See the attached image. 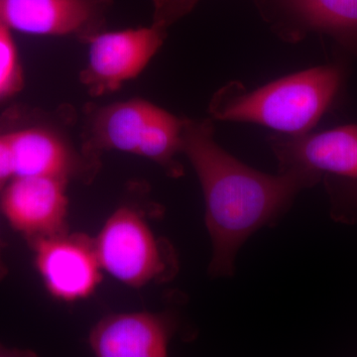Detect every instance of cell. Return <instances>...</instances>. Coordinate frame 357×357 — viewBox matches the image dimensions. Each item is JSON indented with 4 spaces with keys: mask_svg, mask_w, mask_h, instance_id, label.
Returning a JSON list of instances; mask_svg holds the SVG:
<instances>
[{
    "mask_svg": "<svg viewBox=\"0 0 357 357\" xmlns=\"http://www.w3.org/2000/svg\"><path fill=\"white\" fill-rule=\"evenodd\" d=\"M181 152L203 189L213 244L210 273L215 277L231 276L248 237L280 218L302 190L319 181L304 171L273 176L250 168L218 144L210 121L183 119Z\"/></svg>",
    "mask_w": 357,
    "mask_h": 357,
    "instance_id": "cell-1",
    "label": "cell"
},
{
    "mask_svg": "<svg viewBox=\"0 0 357 357\" xmlns=\"http://www.w3.org/2000/svg\"><path fill=\"white\" fill-rule=\"evenodd\" d=\"M342 83L333 66L282 77L252 91L229 84L213 98L211 112L225 121L252 122L289 136L306 134L332 105Z\"/></svg>",
    "mask_w": 357,
    "mask_h": 357,
    "instance_id": "cell-2",
    "label": "cell"
},
{
    "mask_svg": "<svg viewBox=\"0 0 357 357\" xmlns=\"http://www.w3.org/2000/svg\"><path fill=\"white\" fill-rule=\"evenodd\" d=\"M93 239L103 272L128 287L143 288L175 273L173 249L131 206L116 208Z\"/></svg>",
    "mask_w": 357,
    "mask_h": 357,
    "instance_id": "cell-3",
    "label": "cell"
},
{
    "mask_svg": "<svg viewBox=\"0 0 357 357\" xmlns=\"http://www.w3.org/2000/svg\"><path fill=\"white\" fill-rule=\"evenodd\" d=\"M161 25L98 32L88 39L89 60L82 83L91 96L114 93L139 76L166 38Z\"/></svg>",
    "mask_w": 357,
    "mask_h": 357,
    "instance_id": "cell-4",
    "label": "cell"
},
{
    "mask_svg": "<svg viewBox=\"0 0 357 357\" xmlns=\"http://www.w3.org/2000/svg\"><path fill=\"white\" fill-rule=\"evenodd\" d=\"M30 245L35 267L53 299L67 304L81 302L91 298L102 283L103 270L93 237L67 231Z\"/></svg>",
    "mask_w": 357,
    "mask_h": 357,
    "instance_id": "cell-5",
    "label": "cell"
},
{
    "mask_svg": "<svg viewBox=\"0 0 357 357\" xmlns=\"http://www.w3.org/2000/svg\"><path fill=\"white\" fill-rule=\"evenodd\" d=\"M68 181L14 177L0 192V210L10 227L29 243L68 230Z\"/></svg>",
    "mask_w": 357,
    "mask_h": 357,
    "instance_id": "cell-6",
    "label": "cell"
},
{
    "mask_svg": "<svg viewBox=\"0 0 357 357\" xmlns=\"http://www.w3.org/2000/svg\"><path fill=\"white\" fill-rule=\"evenodd\" d=\"M109 0H0V23L37 36L77 35L88 40Z\"/></svg>",
    "mask_w": 357,
    "mask_h": 357,
    "instance_id": "cell-7",
    "label": "cell"
},
{
    "mask_svg": "<svg viewBox=\"0 0 357 357\" xmlns=\"http://www.w3.org/2000/svg\"><path fill=\"white\" fill-rule=\"evenodd\" d=\"M271 145L281 172L304 171L319 180L331 174L357 181V126L273 138Z\"/></svg>",
    "mask_w": 357,
    "mask_h": 357,
    "instance_id": "cell-8",
    "label": "cell"
},
{
    "mask_svg": "<svg viewBox=\"0 0 357 357\" xmlns=\"http://www.w3.org/2000/svg\"><path fill=\"white\" fill-rule=\"evenodd\" d=\"M173 331L172 321L166 314L119 312L96 323L88 342L98 357H165Z\"/></svg>",
    "mask_w": 357,
    "mask_h": 357,
    "instance_id": "cell-9",
    "label": "cell"
},
{
    "mask_svg": "<svg viewBox=\"0 0 357 357\" xmlns=\"http://www.w3.org/2000/svg\"><path fill=\"white\" fill-rule=\"evenodd\" d=\"M13 156L14 177H50L69 181L79 159L67 141L52 129L29 126L3 131Z\"/></svg>",
    "mask_w": 357,
    "mask_h": 357,
    "instance_id": "cell-10",
    "label": "cell"
},
{
    "mask_svg": "<svg viewBox=\"0 0 357 357\" xmlns=\"http://www.w3.org/2000/svg\"><path fill=\"white\" fill-rule=\"evenodd\" d=\"M155 107L147 100L132 98L98 109L89 126L88 153L119 151L136 155Z\"/></svg>",
    "mask_w": 357,
    "mask_h": 357,
    "instance_id": "cell-11",
    "label": "cell"
},
{
    "mask_svg": "<svg viewBox=\"0 0 357 357\" xmlns=\"http://www.w3.org/2000/svg\"><path fill=\"white\" fill-rule=\"evenodd\" d=\"M311 29L332 35L357 53V0H282Z\"/></svg>",
    "mask_w": 357,
    "mask_h": 357,
    "instance_id": "cell-12",
    "label": "cell"
},
{
    "mask_svg": "<svg viewBox=\"0 0 357 357\" xmlns=\"http://www.w3.org/2000/svg\"><path fill=\"white\" fill-rule=\"evenodd\" d=\"M183 119L155 107L143 131L136 155L159 164L173 177L182 175L176 156L181 152Z\"/></svg>",
    "mask_w": 357,
    "mask_h": 357,
    "instance_id": "cell-13",
    "label": "cell"
},
{
    "mask_svg": "<svg viewBox=\"0 0 357 357\" xmlns=\"http://www.w3.org/2000/svg\"><path fill=\"white\" fill-rule=\"evenodd\" d=\"M23 84L24 75L13 31L0 23V102L15 96Z\"/></svg>",
    "mask_w": 357,
    "mask_h": 357,
    "instance_id": "cell-14",
    "label": "cell"
},
{
    "mask_svg": "<svg viewBox=\"0 0 357 357\" xmlns=\"http://www.w3.org/2000/svg\"><path fill=\"white\" fill-rule=\"evenodd\" d=\"M335 217L344 218L349 211L357 210V181L344 178L331 188Z\"/></svg>",
    "mask_w": 357,
    "mask_h": 357,
    "instance_id": "cell-15",
    "label": "cell"
},
{
    "mask_svg": "<svg viewBox=\"0 0 357 357\" xmlns=\"http://www.w3.org/2000/svg\"><path fill=\"white\" fill-rule=\"evenodd\" d=\"M198 0H154V24L169 27L190 13Z\"/></svg>",
    "mask_w": 357,
    "mask_h": 357,
    "instance_id": "cell-16",
    "label": "cell"
},
{
    "mask_svg": "<svg viewBox=\"0 0 357 357\" xmlns=\"http://www.w3.org/2000/svg\"><path fill=\"white\" fill-rule=\"evenodd\" d=\"M14 178L13 156L6 134L0 132V192Z\"/></svg>",
    "mask_w": 357,
    "mask_h": 357,
    "instance_id": "cell-17",
    "label": "cell"
},
{
    "mask_svg": "<svg viewBox=\"0 0 357 357\" xmlns=\"http://www.w3.org/2000/svg\"><path fill=\"white\" fill-rule=\"evenodd\" d=\"M8 274V268L3 258V243H2L1 238H0V282L4 280V278Z\"/></svg>",
    "mask_w": 357,
    "mask_h": 357,
    "instance_id": "cell-18",
    "label": "cell"
}]
</instances>
